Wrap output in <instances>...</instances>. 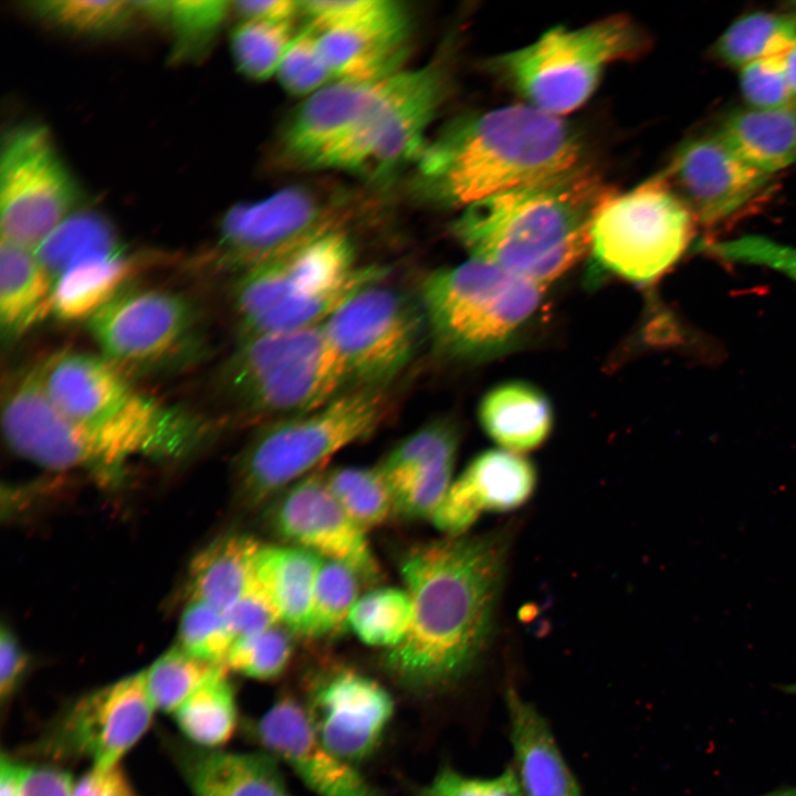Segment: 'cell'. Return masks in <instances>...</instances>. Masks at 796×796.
I'll return each instance as SVG.
<instances>
[{
	"label": "cell",
	"instance_id": "cell-54",
	"mask_svg": "<svg viewBox=\"0 0 796 796\" xmlns=\"http://www.w3.org/2000/svg\"><path fill=\"white\" fill-rule=\"evenodd\" d=\"M764 264L796 281V249L775 244L767 252Z\"/></svg>",
	"mask_w": 796,
	"mask_h": 796
},
{
	"label": "cell",
	"instance_id": "cell-41",
	"mask_svg": "<svg viewBox=\"0 0 796 796\" xmlns=\"http://www.w3.org/2000/svg\"><path fill=\"white\" fill-rule=\"evenodd\" d=\"M178 646L191 656L217 666H226L234 642L223 612L191 599L182 612Z\"/></svg>",
	"mask_w": 796,
	"mask_h": 796
},
{
	"label": "cell",
	"instance_id": "cell-30",
	"mask_svg": "<svg viewBox=\"0 0 796 796\" xmlns=\"http://www.w3.org/2000/svg\"><path fill=\"white\" fill-rule=\"evenodd\" d=\"M54 283L71 266L84 260L124 253L112 224L102 216L71 213L34 250Z\"/></svg>",
	"mask_w": 796,
	"mask_h": 796
},
{
	"label": "cell",
	"instance_id": "cell-42",
	"mask_svg": "<svg viewBox=\"0 0 796 796\" xmlns=\"http://www.w3.org/2000/svg\"><path fill=\"white\" fill-rule=\"evenodd\" d=\"M293 643L286 630L274 626L260 633L237 639L227 657L228 669L244 677L268 681L287 667Z\"/></svg>",
	"mask_w": 796,
	"mask_h": 796
},
{
	"label": "cell",
	"instance_id": "cell-33",
	"mask_svg": "<svg viewBox=\"0 0 796 796\" xmlns=\"http://www.w3.org/2000/svg\"><path fill=\"white\" fill-rule=\"evenodd\" d=\"M412 616V601L406 589L381 587L357 599L348 626L365 645L388 650L404 640Z\"/></svg>",
	"mask_w": 796,
	"mask_h": 796
},
{
	"label": "cell",
	"instance_id": "cell-28",
	"mask_svg": "<svg viewBox=\"0 0 796 796\" xmlns=\"http://www.w3.org/2000/svg\"><path fill=\"white\" fill-rule=\"evenodd\" d=\"M52 290L34 251L1 239L0 321L8 336L21 335L52 312Z\"/></svg>",
	"mask_w": 796,
	"mask_h": 796
},
{
	"label": "cell",
	"instance_id": "cell-34",
	"mask_svg": "<svg viewBox=\"0 0 796 796\" xmlns=\"http://www.w3.org/2000/svg\"><path fill=\"white\" fill-rule=\"evenodd\" d=\"M326 484L346 514L365 532L394 514L389 484L377 468H339L325 473Z\"/></svg>",
	"mask_w": 796,
	"mask_h": 796
},
{
	"label": "cell",
	"instance_id": "cell-15",
	"mask_svg": "<svg viewBox=\"0 0 796 796\" xmlns=\"http://www.w3.org/2000/svg\"><path fill=\"white\" fill-rule=\"evenodd\" d=\"M268 522L293 545L352 568L362 580H379V564L363 531L329 491L320 469L294 482L273 500Z\"/></svg>",
	"mask_w": 796,
	"mask_h": 796
},
{
	"label": "cell",
	"instance_id": "cell-51",
	"mask_svg": "<svg viewBox=\"0 0 796 796\" xmlns=\"http://www.w3.org/2000/svg\"><path fill=\"white\" fill-rule=\"evenodd\" d=\"M71 775L57 767L38 765L24 768L20 796H72Z\"/></svg>",
	"mask_w": 796,
	"mask_h": 796
},
{
	"label": "cell",
	"instance_id": "cell-52",
	"mask_svg": "<svg viewBox=\"0 0 796 796\" xmlns=\"http://www.w3.org/2000/svg\"><path fill=\"white\" fill-rule=\"evenodd\" d=\"M232 7L243 19L272 22H292L302 13L300 1L292 0L235 1Z\"/></svg>",
	"mask_w": 796,
	"mask_h": 796
},
{
	"label": "cell",
	"instance_id": "cell-37",
	"mask_svg": "<svg viewBox=\"0 0 796 796\" xmlns=\"http://www.w3.org/2000/svg\"><path fill=\"white\" fill-rule=\"evenodd\" d=\"M295 35L292 22L243 19L231 34V52L238 70L256 81L272 77Z\"/></svg>",
	"mask_w": 796,
	"mask_h": 796
},
{
	"label": "cell",
	"instance_id": "cell-11",
	"mask_svg": "<svg viewBox=\"0 0 796 796\" xmlns=\"http://www.w3.org/2000/svg\"><path fill=\"white\" fill-rule=\"evenodd\" d=\"M345 209L305 186H289L261 200L232 207L222 218L207 263L238 275L333 230Z\"/></svg>",
	"mask_w": 796,
	"mask_h": 796
},
{
	"label": "cell",
	"instance_id": "cell-22",
	"mask_svg": "<svg viewBox=\"0 0 796 796\" xmlns=\"http://www.w3.org/2000/svg\"><path fill=\"white\" fill-rule=\"evenodd\" d=\"M172 752L193 796H291L277 760L266 751L240 753L177 744Z\"/></svg>",
	"mask_w": 796,
	"mask_h": 796
},
{
	"label": "cell",
	"instance_id": "cell-45",
	"mask_svg": "<svg viewBox=\"0 0 796 796\" xmlns=\"http://www.w3.org/2000/svg\"><path fill=\"white\" fill-rule=\"evenodd\" d=\"M785 56L760 60L742 67L743 95L756 109L795 112Z\"/></svg>",
	"mask_w": 796,
	"mask_h": 796
},
{
	"label": "cell",
	"instance_id": "cell-19",
	"mask_svg": "<svg viewBox=\"0 0 796 796\" xmlns=\"http://www.w3.org/2000/svg\"><path fill=\"white\" fill-rule=\"evenodd\" d=\"M535 486L536 471L527 459L489 450L452 481L431 521L447 536L463 535L483 511L514 510L531 498Z\"/></svg>",
	"mask_w": 796,
	"mask_h": 796
},
{
	"label": "cell",
	"instance_id": "cell-50",
	"mask_svg": "<svg viewBox=\"0 0 796 796\" xmlns=\"http://www.w3.org/2000/svg\"><path fill=\"white\" fill-rule=\"evenodd\" d=\"M29 659L15 636L6 627L0 635V699L4 706L11 700L21 682Z\"/></svg>",
	"mask_w": 796,
	"mask_h": 796
},
{
	"label": "cell",
	"instance_id": "cell-8",
	"mask_svg": "<svg viewBox=\"0 0 796 796\" xmlns=\"http://www.w3.org/2000/svg\"><path fill=\"white\" fill-rule=\"evenodd\" d=\"M695 219L663 177L609 197L590 228V249L608 271L649 283L688 248Z\"/></svg>",
	"mask_w": 796,
	"mask_h": 796
},
{
	"label": "cell",
	"instance_id": "cell-14",
	"mask_svg": "<svg viewBox=\"0 0 796 796\" xmlns=\"http://www.w3.org/2000/svg\"><path fill=\"white\" fill-rule=\"evenodd\" d=\"M195 322L191 302L155 289L125 290L87 321L103 356L121 369L167 362L189 342Z\"/></svg>",
	"mask_w": 796,
	"mask_h": 796
},
{
	"label": "cell",
	"instance_id": "cell-27",
	"mask_svg": "<svg viewBox=\"0 0 796 796\" xmlns=\"http://www.w3.org/2000/svg\"><path fill=\"white\" fill-rule=\"evenodd\" d=\"M136 266L125 252L76 263L53 283L52 313L66 322L88 321L125 291Z\"/></svg>",
	"mask_w": 796,
	"mask_h": 796
},
{
	"label": "cell",
	"instance_id": "cell-40",
	"mask_svg": "<svg viewBox=\"0 0 796 796\" xmlns=\"http://www.w3.org/2000/svg\"><path fill=\"white\" fill-rule=\"evenodd\" d=\"M459 437L446 421H433L398 442L377 465L387 481H394L434 464L455 460Z\"/></svg>",
	"mask_w": 796,
	"mask_h": 796
},
{
	"label": "cell",
	"instance_id": "cell-18",
	"mask_svg": "<svg viewBox=\"0 0 796 796\" xmlns=\"http://www.w3.org/2000/svg\"><path fill=\"white\" fill-rule=\"evenodd\" d=\"M253 733L264 751L284 762L317 796H383L355 767L318 739L294 699L277 700L255 723Z\"/></svg>",
	"mask_w": 796,
	"mask_h": 796
},
{
	"label": "cell",
	"instance_id": "cell-46",
	"mask_svg": "<svg viewBox=\"0 0 796 796\" xmlns=\"http://www.w3.org/2000/svg\"><path fill=\"white\" fill-rule=\"evenodd\" d=\"M416 796H522V793L512 766L496 776L484 778L443 767L417 790Z\"/></svg>",
	"mask_w": 796,
	"mask_h": 796
},
{
	"label": "cell",
	"instance_id": "cell-25",
	"mask_svg": "<svg viewBox=\"0 0 796 796\" xmlns=\"http://www.w3.org/2000/svg\"><path fill=\"white\" fill-rule=\"evenodd\" d=\"M479 420L503 450L514 453L537 448L548 437L553 412L546 396L530 384L505 383L480 402Z\"/></svg>",
	"mask_w": 796,
	"mask_h": 796
},
{
	"label": "cell",
	"instance_id": "cell-1",
	"mask_svg": "<svg viewBox=\"0 0 796 796\" xmlns=\"http://www.w3.org/2000/svg\"><path fill=\"white\" fill-rule=\"evenodd\" d=\"M507 551L504 534L493 532L447 536L406 552L400 573L413 616L404 640L385 652L392 677L433 692L473 670L493 636Z\"/></svg>",
	"mask_w": 796,
	"mask_h": 796
},
{
	"label": "cell",
	"instance_id": "cell-10",
	"mask_svg": "<svg viewBox=\"0 0 796 796\" xmlns=\"http://www.w3.org/2000/svg\"><path fill=\"white\" fill-rule=\"evenodd\" d=\"M323 328L350 388H385L413 358L427 324L420 303L377 283L348 298Z\"/></svg>",
	"mask_w": 796,
	"mask_h": 796
},
{
	"label": "cell",
	"instance_id": "cell-17",
	"mask_svg": "<svg viewBox=\"0 0 796 796\" xmlns=\"http://www.w3.org/2000/svg\"><path fill=\"white\" fill-rule=\"evenodd\" d=\"M394 709L391 695L377 681L343 670L314 688L305 711L322 743L354 765L378 747Z\"/></svg>",
	"mask_w": 796,
	"mask_h": 796
},
{
	"label": "cell",
	"instance_id": "cell-38",
	"mask_svg": "<svg viewBox=\"0 0 796 796\" xmlns=\"http://www.w3.org/2000/svg\"><path fill=\"white\" fill-rule=\"evenodd\" d=\"M359 576L348 566L325 559L320 568L313 597L308 638H323L339 632L348 625L357 601Z\"/></svg>",
	"mask_w": 796,
	"mask_h": 796
},
{
	"label": "cell",
	"instance_id": "cell-53",
	"mask_svg": "<svg viewBox=\"0 0 796 796\" xmlns=\"http://www.w3.org/2000/svg\"><path fill=\"white\" fill-rule=\"evenodd\" d=\"M25 766L2 754L0 767V796H20Z\"/></svg>",
	"mask_w": 796,
	"mask_h": 796
},
{
	"label": "cell",
	"instance_id": "cell-32",
	"mask_svg": "<svg viewBox=\"0 0 796 796\" xmlns=\"http://www.w3.org/2000/svg\"><path fill=\"white\" fill-rule=\"evenodd\" d=\"M796 46V22L785 15L755 12L736 20L720 36L716 56L732 66L786 55Z\"/></svg>",
	"mask_w": 796,
	"mask_h": 796
},
{
	"label": "cell",
	"instance_id": "cell-47",
	"mask_svg": "<svg viewBox=\"0 0 796 796\" xmlns=\"http://www.w3.org/2000/svg\"><path fill=\"white\" fill-rule=\"evenodd\" d=\"M396 1L310 0L300 1L301 11L317 31L359 23L388 11Z\"/></svg>",
	"mask_w": 796,
	"mask_h": 796
},
{
	"label": "cell",
	"instance_id": "cell-5",
	"mask_svg": "<svg viewBox=\"0 0 796 796\" xmlns=\"http://www.w3.org/2000/svg\"><path fill=\"white\" fill-rule=\"evenodd\" d=\"M389 410L385 388L354 387L313 410L264 422L237 460L240 499L248 506L273 500L339 450L369 438Z\"/></svg>",
	"mask_w": 796,
	"mask_h": 796
},
{
	"label": "cell",
	"instance_id": "cell-39",
	"mask_svg": "<svg viewBox=\"0 0 796 796\" xmlns=\"http://www.w3.org/2000/svg\"><path fill=\"white\" fill-rule=\"evenodd\" d=\"M39 18L78 34H104L124 27L139 12L136 1L49 0L30 2Z\"/></svg>",
	"mask_w": 796,
	"mask_h": 796
},
{
	"label": "cell",
	"instance_id": "cell-13",
	"mask_svg": "<svg viewBox=\"0 0 796 796\" xmlns=\"http://www.w3.org/2000/svg\"><path fill=\"white\" fill-rule=\"evenodd\" d=\"M154 710L145 670L129 674L72 701L33 751L54 760H88L93 766L117 764L148 731Z\"/></svg>",
	"mask_w": 796,
	"mask_h": 796
},
{
	"label": "cell",
	"instance_id": "cell-23",
	"mask_svg": "<svg viewBox=\"0 0 796 796\" xmlns=\"http://www.w3.org/2000/svg\"><path fill=\"white\" fill-rule=\"evenodd\" d=\"M324 558L295 545L261 544L254 576L271 599L280 621L307 636L316 578Z\"/></svg>",
	"mask_w": 796,
	"mask_h": 796
},
{
	"label": "cell",
	"instance_id": "cell-16",
	"mask_svg": "<svg viewBox=\"0 0 796 796\" xmlns=\"http://www.w3.org/2000/svg\"><path fill=\"white\" fill-rule=\"evenodd\" d=\"M769 176L745 161L718 134L685 143L663 178L695 221L714 226L751 202Z\"/></svg>",
	"mask_w": 796,
	"mask_h": 796
},
{
	"label": "cell",
	"instance_id": "cell-26",
	"mask_svg": "<svg viewBox=\"0 0 796 796\" xmlns=\"http://www.w3.org/2000/svg\"><path fill=\"white\" fill-rule=\"evenodd\" d=\"M260 546L251 536L232 534L205 547L190 564L192 599L223 614L229 610L253 580L254 558Z\"/></svg>",
	"mask_w": 796,
	"mask_h": 796
},
{
	"label": "cell",
	"instance_id": "cell-6",
	"mask_svg": "<svg viewBox=\"0 0 796 796\" xmlns=\"http://www.w3.org/2000/svg\"><path fill=\"white\" fill-rule=\"evenodd\" d=\"M543 285L474 259L429 274L420 291L436 347L476 358L506 345L537 308Z\"/></svg>",
	"mask_w": 796,
	"mask_h": 796
},
{
	"label": "cell",
	"instance_id": "cell-20",
	"mask_svg": "<svg viewBox=\"0 0 796 796\" xmlns=\"http://www.w3.org/2000/svg\"><path fill=\"white\" fill-rule=\"evenodd\" d=\"M317 33L334 81H374L402 71L410 20L401 3L395 2L376 18Z\"/></svg>",
	"mask_w": 796,
	"mask_h": 796
},
{
	"label": "cell",
	"instance_id": "cell-4",
	"mask_svg": "<svg viewBox=\"0 0 796 796\" xmlns=\"http://www.w3.org/2000/svg\"><path fill=\"white\" fill-rule=\"evenodd\" d=\"M612 195L600 176L579 165L476 202L451 229L472 258L543 285L590 248L594 218Z\"/></svg>",
	"mask_w": 796,
	"mask_h": 796
},
{
	"label": "cell",
	"instance_id": "cell-49",
	"mask_svg": "<svg viewBox=\"0 0 796 796\" xmlns=\"http://www.w3.org/2000/svg\"><path fill=\"white\" fill-rule=\"evenodd\" d=\"M72 796H138L119 764L93 766L73 787Z\"/></svg>",
	"mask_w": 796,
	"mask_h": 796
},
{
	"label": "cell",
	"instance_id": "cell-29",
	"mask_svg": "<svg viewBox=\"0 0 796 796\" xmlns=\"http://www.w3.org/2000/svg\"><path fill=\"white\" fill-rule=\"evenodd\" d=\"M718 134L745 161L767 174L796 163V112L737 111Z\"/></svg>",
	"mask_w": 796,
	"mask_h": 796
},
{
	"label": "cell",
	"instance_id": "cell-35",
	"mask_svg": "<svg viewBox=\"0 0 796 796\" xmlns=\"http://www.w3.org/2000/svg\"><path fill=\"white\" fill-rule=\"evenodd\" d=\"M138 11L171 31L178 55L203 50L223 22L228 1H136Z\"/></svg>",
	"mask_w": 796,
	"mask_h": 796
},
{
	"label": "cell",
	"instance_id": "cell-24",
	"mask_svg": "<svg viewBox=\"0 0 796 796\" xmlns=\"http://www.w3.org/2000/svg\"><path fill=\"white\" fill-rule=\"evenodd\" d=\"M325 341L323 325L240 337L221 369L222 392L238 407L277 369Z\"/></svg>",
	"mask_w": 796,
	"mask_h": 796
},
{
	"label": "cell",
	"instance_id": "cell-44",
	"mask_svg": "<svg viewBox=\"0 0 796 796\" xmlns=\"http://www.w3.org/2000/svg\"><path fill=\"white\" fill-rule=\"evenodd\" d=\"M454 462L440 463L391 488L394 514L406 520H431L452 483Z\"/></svg>",
	"mask_w": 796,
	"mask_h": 796
},
{
	"label": "cell",
	"instance_id": "cell-36",
	"mask_svg": "<svg viewBox=\"0 0 796 796\" xmlns=\"http://www.w3.org/2000/svg\"><path fill=\"white\" fill-rule=\"evenodd\" d=\"M222 669L228 668L198 659L179 646L172 647L145 670L147 691L155 709L175 713L198 688Z\"/></svg>",
	"mask_w": 796,
	"mask_h": 796
},
{
	"label": "cell",
	"instance_id": "cell-7",
	"mask_svg": "<svg viewBox=\"0 0 796 796\" xmlns=\"http://www.w3.org/2000/svg\"><path fill=\"white\" fill-rule=\"evenodd\" d=\"M645 45L639 29L618 15L576 29H551L490 64L530 105L559 117L590 97L609 64L637 55Z\"/></svg>",
	"mask_w": 796,
	"mask_h": 796
},
{
	"label": "cell",
	"instance_id": "cell-31",
	"mask_svg": "<svg viewBox=\"0 0 796 796\" xmlns=\"http://www.w3.org/2000/svg\"><path fill=\"white\" fill-rule=\"evenodd\" d=\"M181 733L198 747L226 744L238 724L234 689L222 669L198 688L174 713Z\"/></svg>",
	"mask_w": 796,
	"mask_h": 796
},
{
	"label": "cell",
	"instance_id": "cell-48",
	"mask_svg": "<svg viewBox=\"0 0 796 796\" xmlns=\"http://www.w3.org/2000/svg\"><path fill=\"white\" fill-rule=\"evenodd\" d=\"M223 615L234 641L260 633L281 622L271 599L255 576L245 593Z\"/></svg>",
	"mask_w": 796,
	"mask_h": 796
},
{
	"label": "cell",
	"instance_id": "cell-56",
	"mask_svg": "<svg viewBox=\"0 0 796 796\" xmlns=\"http://www.w3.org/2000/svg\"><path fill=\"white\" fill-rule=\"evenodd\" d=\"M767 796H796V788L790 789H784L779 792L772 793Z\"/></svg>",
	"mask_w": 796,
	"mask_h": 796
},
{
	"label": "cell",
	"instance_id": "cell-55",
	"mask_svg": "<svg viewBox=\"0 0 796 796\" xmlns=\"http://www.w3.org/2000/svg\"><path fill=\"white\" fill-rule=\"evenodd\" d=\"M785 65H786L787 78H788L793 98H794V108L796 112V46L789 53L786 54Z\"/></svg>",
	"mask_w": 796,
	"mask_h": 796
},
{
	"label": "cell",
	"instance_id": "cell-12",
	"mask_svg": "<svg viewBox=\"0 0 796 796\" xmlns=\"http://www.w3.org/2000/svg\"><path fill=\"white\" fill-rule=\"evenodd\" d=\"M75 199L49 133L36 125L11 130L1 150V239L34 251L71 214Z\"/></svg>",
	"mask_w": 796,
	"mask_h": 796
},
{
	"label": "cell",
	"instance_id": "cell-21",
	"mask_svg": "<svg viewBox=\"0 0 796 796\" xmlns=\"http://www.w3.org/2000/svg\"><path fill=\"white\" fill-rule=\"evenodd\" d=\"M522 796H583L546 719L514 688L504 695Z\"/></svg>",
	"mask_w": 796,
	"mask_h": 796
},
{
	"label": "cell",
	"instance_id": "cell-43",
	"mask_svg": "<svg viewBox=\"0 0 796 796\" xmlns=\"http://www.w3.org/2000/svg\"><path fill=\"white\" fill-rule=\"evenodd\" d=\"M275 75L282 87L296 96H310L334 81L313 27L308 24L296 33Z\"/></svg>",
	"mask_w": 796,
	"mask_h": 796
},
{
	"label": "cell",
	"instance_id": "cell-9",
	"mask_svg": "<svg viewBox=\"0 0 796 796\" xmlns=\"http://www.w3.org/2000/svg\"><path fill=\"white\" fill-rule=\"evenodd\" d=\"M447 81L444 69L436 63L389 76L328 169L383 179L417 161Z\"/></svg>",
	"mask_w": 796,
	"mask_h": 796
},
{
	"label": "cell",
	"instance_id": "cell-2",
	"mask_svg": "<svg viewBox=\"0 0 796 796\" xmlns=\"http://www.w3.org/2000/svg\"><path fill=\"white\" fill-rule=\"evenodd\" d=\"M39 381L76 434L85 469L114 480L134 457L179 458L208 425L134 388L104 356L61 350L35 368Z\"/></svg>",
	"mask_w": 796,
	"mask_h": 796
},
{
	"label": "cell",
	"instance_id": "cell-3",
	"mask_svg": "<svg viewBox=\"0 0 796 796\" xmlns=\"http://www.w3.org/2000/svg\"><path fill=\"white\" fill-rule=\"evenodd\" d=\"M582 156V142L563 119L520 104L459 119L416 163L433 198L468 208L568 171Z\"/></svg>",
	"mask_w": 796,
	"mask_h": 796
}]
</instances>
